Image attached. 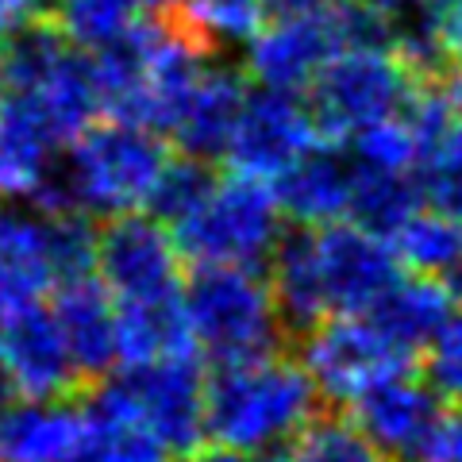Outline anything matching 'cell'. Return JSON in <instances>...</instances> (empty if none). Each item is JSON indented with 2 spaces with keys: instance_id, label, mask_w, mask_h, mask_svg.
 Wrapping results in <instances>:
<instances>
[{
  "instance_id": "43",
  "label": "cell",
  "mask_w": 462,
  "mask_h": 462,
  "mask_svg": "<svg viewBox=\"0 0 462 462\" xmlns=\"http://www.w3.org/2000/svg\"><path fill=\"white\" fill-rule=\"evenodd\" d=\"M8 97V74H5V47H0V100Z\"/></svg>"
},
{
  "instance_id": "30",
  "label": "cell",
  "mask_w": 462,
  "mask_h": 462,
  "mask_svg": "<svg viewBox=\"0 0 462 462\" xmlns=\"http://www.w3.org/2000/svg\"><path fill=\"white\" fill-rule=\"evenodd\" d=\"M416 178L431 208L462 220V120L447 127V135L424 154Z\"/></svg>"
},
{
  "instance_id": "9",
  "label": "cell",
  "mask_w": 462,
  "mask_h": 462,
  "mask_svg": "<svg viewBox=\"0 0 462 462\" xmlns=\"http://www.w3.org/2000/svg\"><path fill=\"white\" fill-rule=\"evenodd\" d=\"M320 139L324 132L312 116V105H305L300 93L258 85L247 97V105H243V116L224 158L236 173H247V178L273 185L312 147H320Z\"/></svg>"
},
{
  "instance_id": "13",
  "label": "cell",
  "mask_w": 462,
  "mask_h": 462,
  "mask_svg": "<svg viewBox=\"0 0 462 462\" xmlns=\"http://www.w3.org/2000/svg\"><path fill=\"white\" fill-rule=\"evenodd\" d=\"M0 363L20 397H69L85 389L62 324L39 300L0 320Z\"/></svg>"
},
{
  "instance_id": "2",
  "label": "cell",
  "mask_w": 462,
  "mask_h": 462,
  "mask_svg": "<svg viewBox=\"0 0 462 462\" xmlns=\"http://www.w3.org/2000/svg\"><path fill=\"white\" fill-rule=\"evenodd\" d=\"M320 385L305 363L285 355L216 366L208 374V439L243 455L293 443L320 416Z\"/></svg>"
},
{
  "instance_id": "11",
  "label": "cell",
  "mask_w": 462,
  "mask_h": 462,
  "mask_svg": "<svg viewBox=\"0 0 462 462\" xmlns=\"http://www.w3.org/2000/svg\"><path fill=\"white\" fill-rule=\"evenodd\" d=\"M339 51H346V42L336 5L316 16L270 20L247 42V78L266 89L305 93Z\"/></svg>"
},
{
  "instance_id": "8",
  "label": "cell",
  "mask_w": 462,
  "mask_h": 462,
  "mask_svg": "<svg viewBox=\"0 0 462 462\" xmlns=\"http://www.w3.org/2000/svg\"><path fill=\"white\" fill-rule=\"evenodd\" d=\"M132 412L147 424L170 451H193L208 436V374L200 370L197 351L132 366L124 378H112Z\"/></svg>"
},
{
  "instance_id": "41",
  "label": "cell",
  "mask_w": 462,
  "mask_h": 462,
  "mask_svg": "<svg viewBox=\"0 0 462 462\" xmlns=\"http://www.w3.org/2000/svg\"><path fill=\"white\" fill-rule=\"evenodd\" d=\"M12 393H16V385H12V378H8V370H5V363H0V409L12 401Z\"/></svg>"
},
{
  "instance_id": "20",
  "label": "cell",
  "mask_w": 462,
  "mask_h": 462,
  "mask_svg": "<svg viewBox=\"0 0 462 462\" xmlns=\"http://www.w3.org/2000/svg\"><path fill=\"white\" fill-rule=\"evenodd\" d=\"M458 309H462V300L455 297V289L447 285V278L412 273V278H397L389 285L366 316L389 339H397L404 351L420 355L436 343V336L451 324V316Z\"/></svg>"
},
{
  "instance_id": "29",
  "label": "cell",
  "mask_w": 462,
  "mask_h": 462,
  "mask_svg": "<svg viewBox=\"0 0 462 462\" xmlns=\"http://www.w3.org/2000/svg\"><path fill=\"white\" fill-rule=\"evenodd\" d=\"M293 455L305 462H385V455L370 443V436L355 424V416L320 412L293 439Z\"/></svg>"
},
{
  "instance_id": "34",
  "label": "cell",
  "mask_w": 462,
  "mask_h": 462,
  "mask_svg": "<svg viewBox=\"0 0 462 462\" xmlns=\"http://www.w3.org/2000/svg\"><path fill=\"white\" fill-rule=\"evenodd\" d=\"M39 16H42L39 0H0V39L16 35L20 27H27Z\"/></svg>"
},
{
  "instance_id": "24",
  "label": "cell",
  "mask_w": 462,
  "mask_h": 462,
  "mask_svg": "<svg viewBox=\"0 0 462 462\" xmlns=\"http://www.w3.org/2000/svg\"><path fill=\"white\" fill-rule=\"evenodd\" d=\"M420 208H424V189L416 170H374L355 162V193L346 220L363 224L382 239H393Z\"/></svg>"
},
{
  "instance_id": "10",
  "label": "cell",
  "mask_w": 462,
  "mask_h": 462,
  "mask_svg": "<svg viewBox=\"0 0 462 462\" xmlns=\"http://www.w3.org/2000/svg\"><path fill=\"white\" fill-rule=\"evenodd\" d=\"M443 401L447 397L428 378L401 374L358 397L351 404V416L385 455V462H431L443 424L451 416Z\"/></svg>"
},
{
  "instance_id": "32",
  "label": "cell",
  "mask_w": 462,
  "mask_h": 462,
  "mask_svg": "<svg viewBox=\"0 0 462 462\" xmlns=\"http://www.w3.org/2000/svg\"><path fill=\"white\" fill-rule=\"evenodd\" d=\"M424 358H428L424 378L436 385L447 401L462 404V309L451 316V324L436 336V343L424 351Z\"/></svg>"
},
{
  "instance_id": "39",
  "label": "cell",
  "mask_w": 462,
  "mask_h": 462,
  "mask_svg": "<svg viewBox=\"0 0 462 462\" xmlns=\"http://www.w3.org/2000/svg\"><path fill=\"white\" fill-rule=\"evenodd\" d=\"M181 462H251V455H243V451H231V447H220V443H212V447H193V451H185Z\"/></svg>"
},
{
  "instance_id": "37",
  "label": "cell",
  "mask_w": 462,
  "mask_h": 462,
  "mask_svg": "<svg viewBox=\"0 0 462 462\" xmlns=\"http://www.w3.org/2000/svg\"><path fill=\"white\" fill-rule=\"evenodd\" d=\"M436 85H439V93L447 97V105H451V112L462 120V54H458V58H451V62L443 66V74L436 78Z\"/></svg>"
},
{
  "instance_id": "42",
  "label": "cell",
  "mask_w": 462,
  "mask_h": 462,
  "mask_svg": "<svg viewBox=\"0 0 462 462\" xmlns=\"http://www.w3.org/2000/svg\"><path fill=\"white\" fill-rule=\"evenodd\" d=\"M447 285H451V289H455V297L462 300V263H458L451 273H447Z\"/></svg>"
},
{
  "instance_id": "16",
  "label": "cell",
  "mask_w": 462,
  "mask_h": 462,
  "mask_svg": "<svg viewBox=\"0 0 462 462\" xmlns=\"http://www.w3.org/2000/svg\"><path fill=\"white\" fill-rule=\"evenodd\" d=\"M247 74L227 62H205L200 78L193 81L189 97L170 127V139L181 154L193 158H220L227 154V143L236 135V124L247 105Z\"/></svg>"
},
{
  "instance_id": "28",
  "label": "cell",
  "mask_w": 462,
  "mask_h": 462,
  "mask_svg": "<svg viewBox=\"0 0 462 462\" xmlns=\"http://www.w3.org/2000/svg\"><path fill=\"white\" fill-rule=\"evenodd\" d=\"M181 16L212 51L251 42L266 20L263 0H185Z\"/></svg>"
},
{
  "instance_id": "26",
  "label": "cell",
  "mask_w": 462,
  "mask_h": 462,
  "mask_svg": "<svg viewBox=\"0 0 462 462\" xmlns=\"http://www.w3.org/2000/svg\"><path fill=\"white\" fill-rule=\"evenodd\" d=\"M51 16L81 51H100L132 32L143 8L139 0H54Z\"/></svg>"
},
{
  "instance_id": "5",
  "label": "cell",
  "mask_w": 462,
  "mask_h": 462,
  "mask_svg": "<svg viewBox=\"0 0 462 462\" xmlns=\"http://www.w3.org/2000/svg\"><path fill=\"white\" fill-rule=\"evenodd\" d=\"M416 85L420 78L393 47H346L312 81L309 105L324 139L336 143L401 116Z\"/></svg>"
},
{
  "instance_id": "7",
  "label": "cell",
  "mask_w": 462,
  "mask_h": 462,
  "mask_svg": "<svg viewBox=\"0 0 462 462\" xmlns=\"http://www.w3.org/2000/svg\"><path fill=\"white\" fill-rule=\"evenodd\" d=\"M185 254L173 239V227L158 216L124 212L100 224L97 239V278L120 305H151L185 293L181 278Z\"/></svg>"
},
{
  "instance_id": "19",
  "label": "cell",
  "mask_w": 462,
  "mask_h": 462,
  "mask_svg": "<svg viewBox=\"0 0 462 462\" xmlns=\"http://www.w3.org/2000/svg\"><path fill=\"white\" fill-rule=\"evenodd\" d=\"M273 193L282 200V212L293 216V224L324 227L346 220L355 193V158L336 147H312L293 170L273 181Z\"/></svg>"
},
{
  "instance_id": "23",
  "label": "cell",
  "mask_w": 462,
  "mask_h": 462,
  "mask_svg": "<svg viewBox=\"0 0 462 462\" xmlns=\"http://www.w3.org/2000/svg\"><path fill=\"white\" fill-rule=\"evenodd\" d=\"M54 139L42 132L39 120L20 100H0V197L16 200L42 189L47 173L54 170Z\"/></svg>"
},
{
  "instance_id": "3",
  "label": "cell",
  "mask_w": 462,
  "mask_h": 462,
  "mask_svg": "<svg viewBox=\"0 0 462 462\" xmlns=\"http://www.w3.org/2000/svg\"><path fill=\"white\" fill-rule=\"evenodd\" d=\"M185 316L197 351L212 366L285 355V339H293L270 282L251 266H197L185 282Z\"/></svg>"
},
{
  "instance_id": "33",
  "label": "cell",
  "mask_w": 462,
  "mask_h": 462,
  "mask_svg": "<svg viewBox=\"0 0 462 462\" xmlns=\"http://www.w3.org/2000/svg\"><path fill=\"white\" fill-rule=\"evenodd\" d=\"M366 5L374 12H382L393 27H401V23H416V20H439L451 0H366Z\"/></svg>"
},
{
  "instance_id": "35",
  "label": "cell",
  "mask_w": 462,
  "mask_h": 462,
  "mask_svg": "<svg viewBox=\"0 0 462 462\" xmlns=\"http://www.w3.org/2000/svg\"><path fill=\"white\" fill-rule=\"evenodd\" d=\"M336 0H263L266 20H297V16H316L328 12Z\"/></svg>"
},
{
  "instance_id": "15",
  "label": "cell",
  "mask_w": 462,
  "mask_h": 462,
  "mask_svg": "<svg viewBox=\"0 0 462 462\" xmlns=\"http://www.w3.org/2000/svg\"><path fill=\"white\" fill-rule=\"evenodd\" d=\"M51 309L66 331L69 355L85 385L105 382L120 366V328H116V297L97 273L54 285Z\"/></svg>"
},
{
  "instance_id": "22",
  "label": "cell",
  "mask_w": 462,
  "mask_h": 462,
  "mask_svg": "<svg viewBox=\"0 0 462 462\" xmlns=\"http://www.w3.org/2000/svg\"><path fill=\"white\" fill-rule=\"evenodd\" d=\"M116 328H120L124 370L197 351L189 316H185V293L173 300H151V305H120L116 300Z\"/></svg>"
},
{
  "instance_id": "4",
  "label": "cell",
  "mask_w": 462,
  "mask_h": 462,
  "mask_svg": "<svg viewBox=\"0 0 462 462\" xmlns=\"http://www.w3.org/2000/svg\"><path fill=\"white\" fill-rule=\"evenodd\" d=\"M282 236L278 193L247 173L216 181L205 205L173 224V239L193 266H270Z\"/></svg>"
},
{
  "instance_id": "44",
  "label": "cell",
  "mask_w": 462,
  "mask_h": 462,
  "mask_svg": "<svg viewBox=\"0 0 462 462\" xmlns=\"http://www.w3.org/2000/svg\"><path fill=\"white\" fill-rule=\"evenodd\" d=\"M266 462H305V458H300V455H293V451H285V455H270Z\"/></svg>"
},
{
  "instance_id": "1",
  "label": "cell",
  "mask_w": 462,
  "mask_h": 462,
  "mask_svg": "<svg viewBox=\"0 0 462 462\" xmlns=\"http://www.w3.org/2000/svg\"><path fill=\"white\" fill-rule=\"evenodd\" d=\"M166 166L170 154L162 132L108 116L69 143V154L54 162L42 189L35 193V208L85 212L100 220L139 212L151 205V193Z\"/></svg>"
},
{
  "instance_id": "38",
  "label": "cell",
  "mask_w": 462,
  "mask_h": 462,
  "mask_svg": "<svg viewBox=\"0 0 462 462\" xmlns=\"http://www.w3.org/2000/svg\"><path fill=\"white\" fill-rule=\"evenodd\" d=\"M439 35H443V47L451 58L462 54V0H451L447 12L439 16Z\"/></svg>"
},
{
  "instance_id": "17",
  "label": "cell",
  "mask_w": 462,
  "mask_h": 462,
  "mask_svg": "<svg viewBox=\"0 0 462 462\" xmlns=\"http://www.w3.org/2000/svg\"><path fill=\"white\" fill-rule=\"evenodd\" d=\"M54 278L51 212L0 208V320L47 293Z\"/></svg>"
},
{
  "instance_id": "25",
  "label": "cell",
  "mask_w": 462,
  "mask_h": 462,
  "mask_svg": "<svg viewBox=\"0 0 462 462\" xmlns=\"http://www.w3.org/2000/svg\"><path fill=\"white\" fill-rule=\"evenodd\" d=\"M393 251L412 273H431L447 278L462 263V220L447 216L439 208H420L404 224L393 239Z\"/></svg>"
},
{
  "instance_id": "36",
  "label": "cell",
  "mask_w": 462,
  "mask_h": 462,
  "mask_svg": "<svg viewBox=\"0 0 462 462\" xmlns=\"http://www.w3.org/2000/svg\"><path fill=\"white\" fill-rule=\"evenodd\" d=\"M431 462H462V404H458V412L447 416L443 436L436 443V455H431Z\"/></svg>"
},
{
  "instance_id": "14",
  "label": "cell",
  "mask_w": 462,
  "mask_h": 462,
  "mask_svg": "<svg viewBox=\"0 0 462 462\" xmlns=\"http://www.w3.org/2000/svg\"><path fill=\"white\" fill-rule=\"evenodd\" d=\"M89 436V404L66 397H23L0 409V462H74Z\"/></svg>"
},
{
  "instance_id": "40",
  "label": "cell",
  "mask_w": 462,
  "mask_h": 462,
  "mask_svg": "<svg viewBox=\"0 0 462 462\" xmlns=\"http://www.w3.org/2000/svg\"><path fill=\"white\" fill-rule=\"evenodd\" d=\"M185 0H139V8L143 12H173V8H181Z\"/></svg>"
},
{
  "instance_id": "21",
  "label": "cell",
  "mask_w": 462,
  "mask_h": 462,
  "mask_svg": "<svg viewBox=\"0 0 462 462\" xmlns=\"http://www.w3.org/2000/svg\"><path fill=\"white\" fill-rule=\"evenodd\" d=\"M85 404H89L93 436L74 462H170V447L132 412L116 382L97 385Z\"/></svg>"
},
{
  "instance_id": "12",
  "label": "cell",
  "mask_w": 462,
  "mask_h": 462,
  "mask_svg": "<svg viewBox=\"0 0 462 462\" xmlns=\"http://www.w3.org/2000/svg\"><path fill=\"white\" fill-rule=\"evenodd\" d=\"M316 239H320V273L331 316H366L397 282L401 258L393 243L355 220L316 227Z\"/></svg>"
},
{
  "instance_id": "31",
  "label": "cell",
  "mask_w": 462,
  "mask_h": 462,
  "mask_svg": "<svg viewBox=\"0 0 462 462\" xmlns=\"http://www.w3.org/2000/svg\"><path fill=\"white\" fill-rule=\"evenodd\" d=\"M355 147V162L358 166H374V170H420V158H424V147L416 139L412 124L404 120V112L393 116V120H382L358 132L351 139Z\"/></svg>"
},
{
  "instance_id": "6",
  "label": "cell",
  "mask_w": 462,
  "mask_h": 462,
  "mask_svg": "<svg viewBox=\"0 0 462 462\" xmlns=\"http://www.w3.org/2000/svg\"><path fill=\"white\" fill-rule=\"evenodd\" d=\"M300 363L331 404H355L382 382L416 374V355L389 339L370 316H328L300 336Z\"/></svg>"
},
{
  "instance_id": "18",
  "label": "cell",
  "mask_w": 462,
  "mask_h": 462,
  "mask_svg": "<svg viewBox=\"0 0 462 462\" xmlns=\"http://www.w3.org/2000/svg\"><path fill=\"white\" fill-rule=\"evenodd\" d=\"M270 289L278 297V312L293 339L309 336L316 324H324L331 316L328 293H324V273H320V239H316V227L293 224L282 236L278 251L270 258Z\"/></svg>"
},
{
  "instance_id": "27",
  "label": "cell",
  "mask_w": 462,
  "mask_h": 462,
  "mask_svg": "<svg viewBox=\"0 0 462 462\" xmlns=\"http://www.w3.org/2000/svg\"><path fill=\"white\" fill-rule=\"evenodd\" d=\"M216 173L208 158H193V154H178L170 158V166L162 170L154 193H151V216H158L162 224H181L189 212H197L216 189Z\"/></svg>"
}]
</instances>
